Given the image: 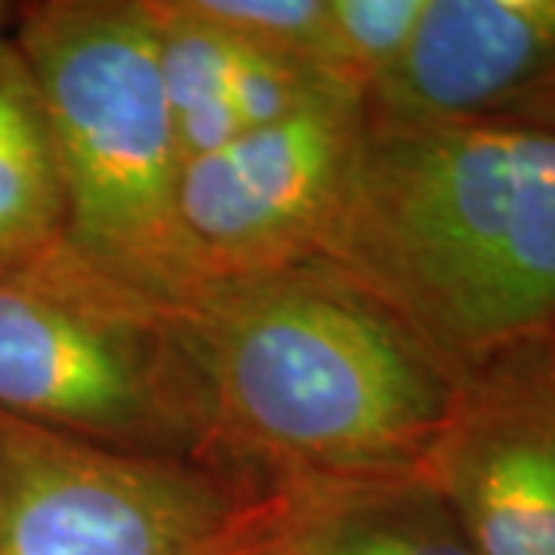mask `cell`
Returning <instances> with one entry per match:
<instances>
[{
    "instance_id": "obj_1",
    "label": "cell",
    "mask_w": 555,
    "mask_h": 555,
    "mask_svg": "<svg viewBox=\"0 0 555 555\" xmlns=\"http://www.w3.org/2000/svg\"><path fill=\"white\" fill-rule=\"evenodd\" d=\"M170 318L219 460L294 496L416 476L454 401V367L321 259L204 281Z\"/></svg>"
},
{
    "instance_id": "obj_2",
    "label": "cell",
    "mask_w": 555,
    "mask_h": 555,
    "mask_svg": "<svg viewBox=\"0 0 555 555\" xmlns=\"http://www.w3.org/2000/svg\"><path fill=\"white\" fill-rule=\"evenodd\" d=\"M315 259L396 312L456 374L555 337V133L509 118L367 112Z\"/></svg>"
},
{
    "instance_id": "obj_3",
    "label": "cell",
    "mask_w": 555,
    "mask_h": 555,
    "mask_svg": "<svg viewBox=\"0 0 555 555\" xmlns=\"http://www.w3.org/2000/svg\"><path fill=\"white\" fill-rule=\"evenodd\" d=\"M13 40L50 124L68 250L173 312L198 275L179 219L182 155L149 0L20 3Z\"/></svg>"
},
{
    "instance_id": "obj_4",
    "label": "cell",
    "mask_w": 555,
    "mask_h": 555,
    "mask_svg": "<svg viewBox=\"0 0 555 555\" xmlns=\"http://www.w3.org/2000/svg\"><path fill=\"white\" fill-rule=\"evenodd\" d=\"M0 414L120 451L219 460L207 389L170 312L78 257L0 281Z\"/></svg>"
},
{
    "instance_id": "obj_5",
    "label": "cell",
    "mask_w": 555,
    "mask_h": 555,
    "mask_svg": "<svg viewBox=\"0 0 555 555\" xmlns=\"http://www.w3.org/2000/svg\"><path fill=\"white\" fill-rule=\"evenodd\" d=\"M294 513L284 485L232 463L0 414V555H281Z\"/></svg>"
},
{
    "instance_id": "obj_6",
    "label": "cell",
    "mask_w": 555,
    "mask_h": 555,
    "mask_svg": "<svg viewBox=\"0 0 555 555\" xmlns=\"http://www.w3.org/2000/svg\"><path fill=\"white\" fill-rule=\"evenodd\" d=\"M367 130L364 96H324L182 164L179 219L198 284L315 259Z\"/></svg>"
},
{
    "instance_id": "obj_7",
    "label": "cell",
    "mask_w": 555,
    "mask_h": 555,
    "mask_svg": "<svg viewBox=\"0 0 555 555\" xmlns=\"http://www.w3.org/2000/svg\"><path fill=\"white\" fill-rule=\"evenodd\" d=\"M420 473L476 555H555V337L460 371Z\"/></svg>"
},
{
    "instance_id": "obj_8",
    "label": "cell",
    "mask_w": 555,
    "mask_h": 555,
    "mask_svg": "<svg viewBox=\"0 0 555 555\" xmlns=\"http://www.w3.org/2000/svg\"><path fill=\"white\" fill-rule=\"evenodd\" d=\"M550 80L555 0H426L367 112L392 120L494 118Z\"/></svg>"
},
{
    "instance_id": "obj_9",
    "label": "cell",
    "mask_w": 555,
    "mask_h": 555,
    "mask_svg": "<svg viewBox=\"0 0 555 555\" xmlns=\"http://www.w3.org/2000/svg\"><path fill=\"white\" fill-rule=\"evenodd\" d=\"M149 7L158 28L164 100L182 164L324 96L346 93L299 62L195 20L179 0H149Z\"/></svg>"
},
{
    "instance_id": "obj_10",
    "label": "cell",
    "mask_w": 555,
    "mask_h": 555,
    "mask_svg": "<svg viewBox=\"0 0 555 555\" xmlns=\"http://www.w3.org/2000/svg\"><path fill=\"white\" fill-rule=\"evenodd\" d=\"M72 257L47 112L10 35L0 38V281L47 275Z\"/></svg>"
},
{
    "instance_id": "obj_11",
    "label": "cell",
    "mask_w": 555,
    "mask_h": 555,
    "mask_svg": "<svg viewBox=\"0 0 555 555\" xmlns=\"http://www.w3.org/2000/svg\"><path fill=\"white\" fill-rule=\"evenodd\" d=\"M281 555H476L423 473L297 496Z\"/></svg>"
},
{
    "instance_id": "obj_12",
    "label": "cell",
    "mask_w": 555,
    "mask_h": 555,
    "mask_svg": "<svg viewBox=\"0 0 555 555\" xmlns=\"http://www.w3.org/2000/svg\"><path fill=\"white\" fill-rule=\"evenodd\" d=\"M423 10L426 0H324V78L367 100L404 56Z\"/></svg>"
},
{
    "instance_id": "obj_13",
    "label": "cell",
    "mask_w": 555,
    "mask_h": 555,
    "mask_svg": "<svg viewBox=\"0 0 555 555\" xmlns=\"http://www.w3.org/2000/svg\"><path fill=\"white\" fill-rule=\"evenodd\" d=\"M179 7L225 35L287 56L324 78V0H179Z\"/></svg>"
},
{
    "instance_id": "obj_14",
    "label": "cell",
    "mask_w": 555,
    "mask_h": 555,
    "mask_svg": "<svg viewBox=\"0 0 555 555\" xmlns=\"http://www.w3.org/2000/svg\"><path fill=\"white\" fill-rule=\"evenodd\" d=\"M494 118H509L555 133V80L537 87V90H531L528 96H521L513 105H506L503 112H496Z\"/></svg>"
},
{
    "instance_id": "obj_15",
    "label": "cell",
    "mask_w": 555,
    "mask_h": 555,
    "mask_svg": "<svg viewBox=\"0 0 555 555\" xmlns=\"http://www.w3.org/2000/svg\"><path fill=\"white\" fill-rule=\"evenodd\" d=\"M16 13H20V3H3L0 0V38H10L13 35Z\"/></svg>"
}]
</instances>
